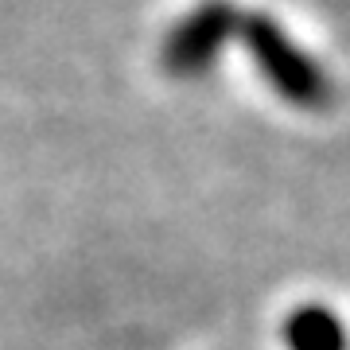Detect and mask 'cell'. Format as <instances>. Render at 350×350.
<instances>
[{"mask_svg": "<svg viewBox=\"0 0 350 350\" xmlns=\"http://www.w3.org/2000/svg\"><path fill=\"white\" fill-rule=\"evenodd\" d=\"M238 36L245 43V51H250V59L257 63L261 78L284 101H292L296 109L319 113L335 101V82L323 70V63L296 47V39L288 36L273 16L241 12Z\"/></svg>", "mask_w": 350, "mask_h": 350, "instance_id": "6da1fadb", "label": "cell"}, {"mask_svg": "<svg viewBox=\"0 0 350 350\" xmlns=\"http://www.w3.org/2000/svg\"><path fill=\"white\" fill-rule=\"evenodd\" d=\"M241 12L230 0H202L163 39V70L175 78H195L222 55V47L238 36Z\"/></svg>", "mask_w": 350, "mask_h": 350, "instance_id": "7a4b0ae2", "label": "cell"}, {"mask_svg": "<svg viewBox=\"0 0 350 350\" xmlns=\"http://www.w3.org/2000/svg\"><path fill=\"white\" fill-rule=\"evenodd\" d=\"M288 350H350V335L342 319L323 304H304L280 327Z\"/></svg>", "mask_w": 350, "mask_h": 350, "instance_id": "3957f363", "label": "cell"}]
</instances>
